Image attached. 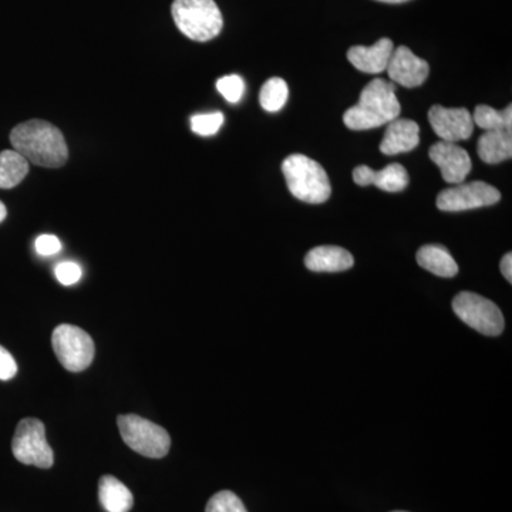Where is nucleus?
I'll return each instance as SVG.
<instances>
[{
	"label": "nucleus",
	"instance_id": "obj_30",
	"mask_svg": "<svg viewBox=\"0 0 512 512\" xmlns=\"http://www.w3.org/2000/svg\"><path fill=\"white\" fill-rule=\"evenodd\" d=\"M6 215H8V210H6L5 204L0 201V222L6 220Z\"/></svg>",
	"mask_w": 512,
	"mask_h": 512
},
{
	"label": "nucleus",
	"instance_id": "obj_18",
	"mask_svg": "<svg viewBox=\"0 0 512 512\" xmlns=\"http://www.w3.org/2000/svg\"><path fill=\"white\" fill-rule=\"evenodd\" d=\"M417 264L440 278H453L458 274V265L453 256L441 245H424L416 255Z\"/></svg>",
	"mask_w": 512,
	"mask_h": 512
},
{
	"label": "nucleus",
	"instance_id": "obj_23",
	"mask_svg": "<svg viewBox=\"0 0 512 512\" xmlns=\"http://www.w3.org/2000/svg\"><path fill=\"white\" fill-rule=\"evenodd\" d=\"M224 124V114L220 111L207 114H195L191 117V130L202 137H210L217 134Z\"/></svg>",
	"mask_w": 512,
	"mask_h": 512
},
{
	"label": "nucleus",
	"instance_id": "obj_21",
	"mask_svg": "<svg viewBox=\"0 0 512 512\" xmlns=\"http://www.w3.org/2000/svg\"><path fill=\"white\" fill-rule=\"evenodd\" d=\"M474 124H477L481 130L495 131V130H508L512 128V106L507 107L503 111L493 109V107L477 106L473 114Z\"/></svg>",
	"mask_w": 512,
	"mask_h": 512
},
{
	"label": "nucleus",
	"instance_id": "obj_26",
	"mask_svg": "<svg viewBox=\"0 0 512 512\" xmlns=\"http://www.w3.org/2000/svg\"><path fill=\"white\" fill-rule=\"evenodd\" d=\"M83 271L76 262H62L56 266V278L60 284L70 286L77 284L82 279Z\"/></svg>",
	"mask_w": 512,
	"mask_h": 512
},
{
	"label": "nucleus",
	"instance_id": "obj_5",
	"mask_svg": "<svg viewBox=\"0 0 512 512\" xmlns=\"http://www.w3.org/2000/svg\"><path fill=\"white\" fill-rule=\"evenodd\" d=\"M117 424L124 443L141 456L163 458L170 451V434L153 421L137 414H121Z\"/></svg>",
	"mask_w": 512,
	"mask_h": 512
},
{
	"label": "nucleus",
	"instance_id": "obj_25",
	"mask_svg": "<svg viewBox=\"0 0 512 512\" xmlns=\"http://www.w3.org/2000/svg\"><path fill=\"white\" fill-rule=\"evenodd\" d=\"M217 89L228 103H238L244 96L245 83L237 74H229L218 80Z\"/></svg>",
	"mask_w": 512,
	"mask_h": 512
},
{
	"label": "nucleus",
	"instance_id": "obj_11",
	"mask_svg": "<svg viewBox=\"0 0 512 512\" xmlns=\"http://www.w3.org/2000/svg\"><path fill=\"white\" fill-rule=\"evenodd\" d=\"M429 156L440 168L441 177L448 184H463L473 170V163L467 151L456 143L439 141L431 146Z\"/></svg>",
	"mask_w": 512,
	"mask_h": 512
},
{
	"label": "nucleus",
	"instance_id": "obj_1",
	"mask_svg": "<svg viewBox=\"0 0 512 512\" xmlns=\"http://www.w3.org/2000/svg\"><path fill=\"white\" fill-rule=\"evenodd\" d=\"M10 143L20 156L39 167L60 168L69 158V148L62 131L49 121L20 123L10 133Z\"/></svg>",
	"mask_w": 512,
	"mask_h": 512
},
{
	"label": "nucleus",
	"instance_id": "obj_16",
	"mask_svg": "<svg viewBox=\"0 0 512 512\" xmlns=\"http://www.w3.org/2000/svg\"><path fill=\"white\" fill-rule=\"evenodd\" d=\"M355 264L352 254L340 247H316L305 256V265L312 272H343Z\"/></svg>",
	"mask_w": 512,
	"mask_h": 512
},
{
	"label": "nucleus",
	"instance_id": "obj_28",
	"mask_svg": "<svg viewBox=\"0 0 512 512\" xmlns=\"http://www.w3.org/2000/svg\"><path fill=\"white\" fill-rule=\"evenodd\" d=\"M18 373V363L8 350L0 346V380H10Z\"/></svg>",
	"mask_w": 512,
	"mask_h": 512
},
{
	"label": "nucleus",
	"instance_id": "obj_4",
	"mask_svg": "<svg viewBox=\"0 0 512 512\" xmlns=\"http://www.w3.org/2000/svg\"><path fill=\"white\" fill-rule=\"evenodd\" d=\"M171 15L178 30L194 42H210L224 28L221 10L214 0H174Z\"/></svg>",
	"mask_w": 512,
	"mask_h": 512
},
{
	"label": "nucleus",
	"instance_id": "obj_22",
	"mask_svg": "<svg viewBox=\"0 0 512 512\" xmlns=\"http://www.w3.org/2000/svg\"><path fill=\"white\" fill-rule=\"evenodd\" d=\"M288 97V83L281 77H272L262 86L259 103H261L262 109L268 113H276V111L282 110Z\"/></svg>",
	"mask_w": 512,
	"mask_h": 512
},
{
	"label": "nucleus",
	"instance_id": "obj_17",
	"mask_svg": "<svg viewBox=\"0 0 512 512\" xmlns=\"http://www.w3.org/2000/svg\"><path fill=\"white\" fill-rule=\"evenodd\" d=\"M478 156L487 164L503 163L512 156V134L508 130L485 131L477 146Z\"/></svg>",
	"mask_w": 512,
	"mask_h": 512
},
{
	"label": "nucleus",
	"instance_id": "obj_8",
	"mask_svg": "<svg viewBox=\"0 0 512 512\" xmlns=\"http://www.w3.org/2000/svg\"><path fill=\"white\" fill-rule=\"evenodd\" d=\"M453 311L466 325L485 336H498L503 333V312L484 296L473 292L458 293L453 301Z\"/></svg>",
	"mask_w": 512,
	"mask_h": 512
},
{
	"label": "nucleus",
	"instance_id": "obj_2",
	"mask_svg": "<svg viewBox=\"0 0 512 512\" xmlns=\"http://www.w3.org/2000/svg\"><path fill=\"white\" fill-rule=\"evenodd\" d=\"M400 111L394 84L375 79L362 90L359 103L345 111L343 121L350 130H372L399 119Z\"/></svg>",
	"mask_w": 512,
	"mask_h": 512
},
{
	"label": "nucleus",
	"instance_id": "obj_9",
	"mask_svg": "<svg viewBox=\"0 0 512 512\" xmlns=\"http://www.w3.org/2000/svg\"><path fill=\"white\" fill-rule=\"evenodd\" d=\"M501 200V192L484 181L457 184L441 191L437 197V208L444 212H460L491 207Z\"/></svg>",
	"mask_w": 512,
	"mask_h": 512
},
{
	"label": "nucleus",
	"instance_id": "obj_20",
	"mask_svg": "<svg viewBox=\"0 0 512 512\" xmlns=\"http://www.w3.org/2000/svg\"><path fill=\"white\" fill-rule=\"evenodd\" d=\"M29 161L18 151L3 150L0 153V190L18 187L29 174Z\"/></svg>",
	"mask_w": 512,
	"mask_h": 512
},
{
	"label": "nucleus",
	"instance_id": "obj_19",
	"mask_svg": "<svg viewBox=\"0 0 512 512\" xmlns=\"http://www.w3.org/2000/svg\"><path fill=\"white\" fill-rule=\"evenodd\" d=\"M99 498L101 505L107 512H128L134 504L131 491L113 476L100 478Z\"/></svg>",
	"mask_w": 512,
	"mask_h": 512
},
{
	"label": "nucleus",
	"instance_id": "obj_3",
	"mask_svg": "<svg viewBox=\"0 0 512 512\" xmlns=\"http://www.w3.org/2000/svg\"><path fill=\"white\" fill-rule=\"evenodd\" d=\"M282 173L293 197L308 204H323L332 194L325 168L312 158L292 154L282 163Z\"/></svg>",
	"mask_w": 512,
	"mask_h": 512
},
{
	"label": "nucleus",
	"instance_id": "obj_27",
	"mask_svg": "<svg viewBox=\"0 0 512 512\" xmlns=\"http://www.w3.org/2000/svg\"><path fill=\"white\" fill-rule=\"evenodd\" d=\"M36 252L42 256L56 255L62 249V242L55 235H40L36 239Z\"/></svg>",
	"mask_w": 512,
	"mask_h": 512
},
{
	"label": "nucleus",
	"instance_id": "obj_10",
	"mask_svg": "<svg viewBox=\"0 0 512 512\" xmlns=\"http://www.w3.org/2000/svg\"><path fill=\"white\" fill-rule=\"evenodd\" d=\"M429 121L434 133L447 143L468 140L474 133V121L467 109H446L433 106L429 111Z\"/></svg>",
	"mask_w": 512,
	"mask_h": 512
},
{
	"label": "nucleus",
	"instance_id": "obj_6",
	"mask_svg": "<svg viewBox=\"0 0 512 512\" xmlns=\"http://www.w3.org/2000/svg\"><path fill=\"white\" fill-rule=\"evenodd\" d=\"M52 345L60 365L69 372H83L92 365L96 348L86 330L73 325L57 326L53 330Z\"/></svg>",
	"mask_w": 512,
	"mask_h": 512
},
{
	"label": "nucleus",
	"instance_id": "obj_13",
	"mask_svg": "<svg viewBox=\"0 0 512 512\" xmlns=\"http://www.w3.org/2000/svg\"><path fill=\"white\" fill-rule=\"evenodd\" d=\"M353 181L360 187L376 185L386 192H400L409 185V174L402 164H389L383 170L375 171L367 165H359L353 170Z\"/></svg>",
	"mask_w": 512,
	"mask_h": 512
},
{
	"label": "nucleus",
	"instance_id": "obj_15",
	"mask_svg": "<svg viewBox=\"0 0 512 512\" xmlns=\"http://www.w3.org/2000/svg\"><path fill=\"white\" fill-rule=\"evenodd\" d=\"M420 128L416 121L409 119H396L389 123L380 151L384 156H397V154L409 153L420 143Z\"/></svg>",
	"mask_w": 512,
	"mask_h": 512
},
{
	"label": "nucleus",
	"instance_id": "obj_29",
	"mask_svg": "<svg viewBox=\"0 0 512 512\" xmlns=\"http://www.w3.org/2000/svg\"><path fill=\"white\" fill-rule=\"evenodd\" d=\"M501 274L504 275V278L507 279L508 282H512V254L508 252L503 256V261H501Z\"/></svg>",
	"mask_w": 512,
	"mask_h": 512
},
{
	"label": "nucleus",
	"instance_id": "obj_24",
	"mask_svg": "<svg viewBox=\"0 0 512 512\" xmlns=\"http://www.w3.org/2000/svg\"><path fill=\"white\" fill-rule=\"evenodd\" d=\"M205 512H248L241 498L231 491H220L208 501Z\"/></svg>",
	"mask_w": 512,
	"mask_h": 512
},
{
	"label": "nucleus",
	"instance_id": "obj_14",
	"mask_svg": "<svg viewBox=\"0 0 512 512\" xmlns=\"http://www.w3.org/2000/svg\"><path fill=\"white\" fill-rule=\"evenodd\" d=\"M394 45L392 40L383 37L370 47L353 46L348 52V60L359 72L369 74L383 73L389 66L390 57L393 55Z\"/></svg>",
	"mask_w": 512,
	"mask_h": 512
},
{
	"label": "nucleus",
	"instance_id": "obj_31",
	"mask_svg": "<svg viewBox=\"0 0 512 512\" xmlns=\"http://www.w3.org/2000/svg\"><path fill=\"white\" fill-rule=\"evenodd\" d=\"M377 2L392 3V5H399V3L410 2V0H377Z\"/></svg>",
	"mask_w": 512,
	"mask_h": 512
},
{
	"label": "nucleus",
	"instance_id": "obj_32",
	"mask_svg": "<svg viewBox=\"0 0 512 512\" xmlns=\"http://www.w3.org/2000/svg\"><path fill=\"white\" fill-rule=\"evenodd\" d=\"M393 512H406V511H393Z\"/></svg>",
	"mask_w": 512,
	"mask_h": 512
},
{
	"label": "nucleus",
	"instance_id": "obj_7",
	"mask_svg": "<svg viewBox=\"0 0 512 512\" xmlns=\"http://www.w3.org/2000/svg\"><path fill=\"white\" fill-rule=\"evenodd\" d=\"M12 453L26 466L50 468L55 463V454L46 440L45 424L37 419L19 421L12 440Z\"/></svg>",
	"mask_w": 512,
	"mask_h": 512
},
{
	"label": "nucleus",
	"instance_id": "obj_12",
	"mask_svg": "<svg viewBox=\"0 0 512 512\" xmlns=\"http://www.w3.org/2000/svg\"><path fill=\"white\" fill-rule=\"evenodd\" d=\"M386 70L392 82L407 87V89H414L426 82L430 66L426 60L414 55L409 47L399 46L393 50Z\"/></svg>",
	"mask_w": 512,
	"mask_h": 512
}]
</instances>
